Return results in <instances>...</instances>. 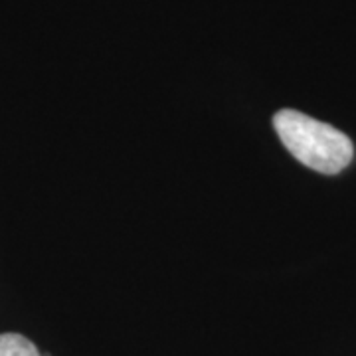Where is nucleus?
<instances>
[{
    "label": "nucleus",
    "instance_id": "f03ea898",
    "mask_svg": "<svg viewBox=\"0 0 356 356\" xmlns=\"http://www.w3.org/2000/svg\"><path fill=\"white\" fill-rule=\"evenodd\" d=\"M0 356H40L32 341L18 332L0 334Z\"/></svg>",
    "mask_w": 356,
    "mask_h": 356
},
{
    "label": "nucleus",
    "instance_id": "f257e3e1",
    "mask_svg": "<svg viewBox=\"0 0 356 356\" xmlns=\"http://www.w3.org/2000/svg\"><path fill=\"white\" fill-rule=\"evenodd\" d=\"M273 127L285 149L301 165L323 175H339L355 156L353 140L343 131L295 109L277 111Z\"/></svg>",
    "mask_w": 356,
    "mask_h": 356
}]
</instances>
